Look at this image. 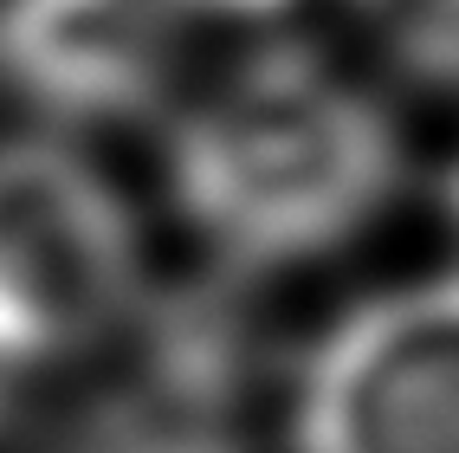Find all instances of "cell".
I'll list each match as a JSON object with an SVG mask.
<instances>
[{
    "mask_svg": "<svg viewBox=\"0 0 459 453\" xmlns=\"http://www.w3.org/2000/svg\"><path fill=\"white\" fill-rule=\"evenodd\" d=\"M181 305L285 318L427 233L434 136L336 26L195 52L130 143Z\"/></svg>",
    "mask_w": 459,
    "mask_h": 453,
    "instance_id": "1",
    "label": "cell"
},
{
    "mask_svg": "<svg viewBox=\"0 0 459 453\" xmlns=\"http://www.w3.org/2000/svg\"><path fill=\"white\" fill-rule=\"evenodd\" d=\"M175 311L130 149L0 117V402L117 388Z\"/></svg>",
    "mask_w": 459,
    "mask_h": 453,
    "instance_id": "2",
    "label": "cell"
},
{
    "mask_svg": "<svg viewBox=\"0 0 459 453\" xmlns=\"http://www.w3.org/2000/svg\"><path fill=\"white\" fill-rule=\"evenodd\" d=\"M239 440L247 453H459V240L420 233L272 318Z\"/></svg>",
    "mask_w": 459,
    "mask_h": 453,
    "instance_id": "3",
    "label": "cell"
},
{
    "mask_svg": "<svg viewBox=\"0 0 459 453\" xmlns=\"http://www.w3.org/2000/svg\"><path fill=\"white\" fill-rule=\"evenodd\" d=\"M188 46L156 0H0V117L130 149Z\"/></svg>",
    "mask_w": 459,
    "mask_h": 453,
    "instance_id": "4",
    "label": "cell"
},
{
    "mask_svg": "<svg viewBox=\"0 0 459 453\" xmlns=\"http://www.w3.org/2000/svg\"><path fill=\"white\" fill-rule=\"evenodd\" d=\"M330 26L427 136L459 130V0H336Z\"/></svg>",
    "mask_w": 459,
    "mask_h": 453,
    "instance_id": "5",
    "label": "cell"
},
{
    "mask_svg": "<svg viewBox=\"0 0 459 453\" xmlns=\"http://www.w3.org/2000/svg\"><path fill=\"white\" fill-rule=\"evenodd\" d=\"M156 7L195 58V52H221V46H253V39L330 26L336 0H156Z\"/></svg>",
    "mask_w": 459,
    "mask_h": 453,
    "instance_id": "6",
    "label": "cell"
}]
</instances>
